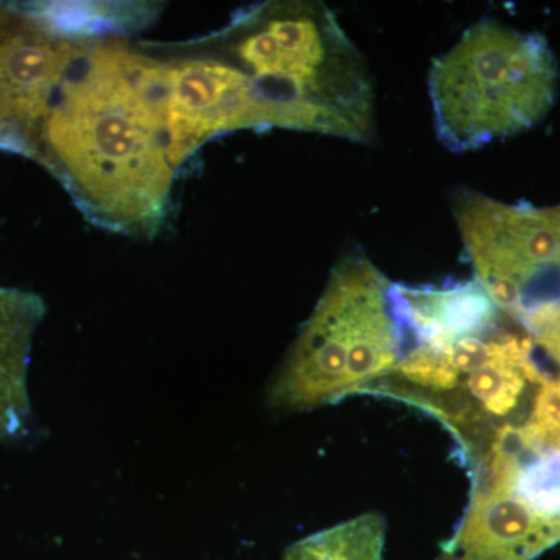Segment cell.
Wrapping results in <instances>:
<instances>
[{
	"label": "cell",
	"mask_w": 560,
	"mask_h": 560,
	"mask_svg": "<svg viewBox=\"0 0 560 560\" xmlns=\"http://www.w3.org/2000/svg\"><path fill=\"white\" fill-rule=\"evenodd\" d=\"M35 153L84 219L150 238L172 213L179 171L142 46L88 35L51 95Z\"/></svg>",
	"instance_id": "1"
},
{
	"label": "cell",
	"mask_w": 560,
	"mask_h": 560,
	"mask_svg": "<svg viewBox=\"0 0 560 560\" xmlns=\"http://www.w3.org/2000/svg\"><path fill=\"white\" fill-rule=\"evenodd\" d=\"M195 43L237 73L248 130L283 128L371 142L370 69L326 3L271 0L246 7Z\"/></svg>",
	"instance_id": "2"
},
{
	"label": "cell",
	"mask_w": 560,
	"mask_h": 560,
	"mask_svg": "<svg viewBox=\"0 0 560 560\" xmlns=\"http://www.w3.org/2000/svg\"><path fill=\"white\" fill-rule=\"evenodd\" d=\"M393 285L363 254L338 261L268 388L275 410L331 405L390 374L405 349Z\"/></svg>",
	"instance_id": "3"
},
{
	"label": "cell",
	"mask_w": 560,
	"mask_h": 560,
	"mask_svg": "<svg viewBox=\"0 0 560 560\" xmlns=\"http://www.w3.org/2000/svg\"><path fill=\"white\" fill-rule=\"evenodd\" d=\"M559 69L547 39L481 20L433 61L429 75L438 139L470 151L539 124L555 105Z\"/></svg>",
	"instance_id": "4"
},
{
	"label": "cell",
	"mask_w": 560,
	"mask_h": 560,
	"mask_svg": "<svg viewBox=\"0 0 560 560\" xmlns=\"http://www.w3.org/2000/svg\"><path fill=\"white\" fill-rule=\"evenodd\" d=\"M453 212L475 280L500 311L521 318L536 290L560 276V205H508L463 190Z\"/></svg>",
	"instance_id": "5"
},
{
	"label": "cell",
	"mask_w": 560,
	"mask_h": 560,
	"mask_svg": "<svg viewBox=\"0 0 560 560\" xmlns=\"http://www.w3.org/2000/svg\"><path fill=\"white\" fill-rule=\"evenodd\" d=\"M470 467L469 504L438 560H533L560 544L559 518L523 492L506 440Z\"/></svg>",
	"instance_id": "6"
},
{
	"label": "cell",
	"mask_w": 560,
	"mask_h": 560,
	"mask_svg": "<svg viewBox=\"0 0 560 560\" xmlns=\"http://www.w3.org/2000/svg\"><path fill=\"white\" fill-rule=\"evenodd\" d=\"M94 32L40 14L39 20L0 24V142L35 153L40 124L51 95L81 40Z\"/></svg>",
	"instance_id": "7"
},
{
	"label": "cell",
	"mask_w": 560,
	"mask_h": 560,
	"mask_svg": "<svg viewBox=\"0 0 560 560\" xmlns=\"http://www.w3.org/2000/svg\"><path fill=\"white\" fill-rule=\"evenodd\" d=\"M44 315L38 294L0 287V440L20 436L31 418L28 363Z\"/></svg>",
	"instance_id": "8"
},
{
	"label": "cell",
	"mask_w": 560,
	"mask_h": 560,
	"mask_svg": "<svg viewBox=\"0 0 560 560\" xmlns=\"http://www.w3.org/2000/svg\"><path fill=\"white\" fill-rule=\"evenodd\" d=\"M385 536V518L366 512L296 541L283 560H382Z\"/></svg>",
	"instance_id": "9"
},
{
	"label": "cell",
	"mask_w": 560,
	"mask_h": 560,
	"mask_svg": "<svg viewBox=\"0 0 560 560\" xmlns=\"http://www.w3.org/2000/svg\"><path fill=\"white\" fill-rule=\"evenodd\" d=\"M518 434L526 447L560 456V377L537 386Z\"/></svg>",
	"instance_id": "10"
},
{
	"label": "cell",
	"mask_w": 560,
	"mask_h": 560,
	"mask_svg": "<svg viewBox=\"0 0 560 560\" xmlns=\"http://www.w3.org/2000/svg\"><path fill=\"white\" fill-rule=\"evenodd\" d=\"M518 320L530 340L560 364V298L534 305Z\"/></svg>",
	"instance_id": "11"
},
{
	"label": "cell",
	"mask_w": 560,
	"mask_h": 560,
	"mask_svg": "<svg viewBox=\"0 0 560 560\" xmlns=\"http://www.w3.org/2000/svg\"><path fill=\"white\" fill-rule=\"evenodd\" d=\"M5 20H7V14L3 13V11H0V24H2V22Z\"/></svg>",
	"instance_id": "12"
}]
</instances>
